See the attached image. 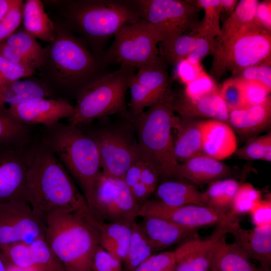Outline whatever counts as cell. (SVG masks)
<instances>
[{
  "mask_svg": "<svg viewBox=\"0 0 271 271\" xmlns=\"http://www.w3.org/2000/svg\"><path fill=\"white\" fill-rule=\"evenodd\" d=\"M26 200L44 218L53 213H90L83 195L69 173L40 138L36 140L28 170Z\"/></svg>",
  "mask_w": 271,
  "mask_h": 271,
  "instance_id": "obj_1",
  "label": "cell"
},
{
  "mask_svg": "<svg viewBox=\"0 0 271 271\" xmlns=\"http://www.w3.org/2000/svg\"><path fill=\"white\" fill-rule=\"evenodd\" d=\"M54 40L43 49L39 79L54 92H78L102 74L104 65L86 43L62 24L55 22Z\"/></svg>",
  "mask_w": 271,
  "mask_h": 271,
  "instance_id": "obj_2",
  "label": "cell"
},
{
  "mask_svg": "<svg viewBox=\"0 0 271 271\" xmlns=\"http://www.w3.org/2000/svg\"><path fill=\"white\" fill-rule=\"evenodd\" d=\"M60 6L62 22H58L77 33L101 61L106 42L124 26L142 19L134 1H49Z\"/></svg>",
  "mask_w": 271,
  "mask_h": 271,
  "instance_id": "obj_3",
  "label": "cell"
},
{
  "mask_svg": "<svg viewBox=\"0 0 271 271\" xmlns=\"http://www.w3.org/2000/svg\"><path fill=\"white\" fill-rule=\"evenodd\" d=\"M89 214L59 212L45 218V240L66 271H92L93 257L100 245Z\"/></svg>",
  "mask_w": 271,
  "mask_h": 271,
  "instance_id": "obj_4",
  "label": "cell"
},
{
  "mask_svg": "<svg viewBox=\"0 0 271 271\" xmlns=\"http://www.w3.org/2000/svg\"><path fill=\"white\" fill-rule=\"evenodd\" d=\"M172 92L138 116H131L142 159L153 166L159 178L166 180L175 179L179 164L175 157L172 134L176 117Z\"/></svg>",
  "mask_w": 271,
  "mask_h": 271,
  "instance_id": "obj_5",
  "label": "cell"
},
{
  "mask_svg": "<svg viewBox=\"0 0 271 271\" xmlns=\"http://www.w3.org/2000/svg\"><path fill=\"white\" fill-rule=\"evenodd\" d=\"M40 139L85 194L101 171L94 140L78 126L60 122L43 126Z\"/></svg>",
  "mask_w": 271,
  "mask_h": 271,
  "instance_id": "obj_6",
  "label": "cell"
},
{
  "mask_svg": "<svg viewBox=\"0 0 271 271\" xmlns=\"http://www.w3.org/2000/svg\"><path fill=\"white\" fill-rule=\"evenodd\" d=\"M136 68L120 65L112 72L101 74L76 94V103L68 123L79 126L112 114L129 118L125 95Z\"/></svg>",
  "mask_w": 271,
  "mask_h": 271,
  "instance_id": "obj_7",
  "label": "cell"
},
{
  "mask_svg": "<svg viewBox=\"0 0 271 271\" xmlns=\"http://www.w3.org/2000/svg\"><path fill=\"white\" fill-rule=\"evenodd\" d=\"M271 32L250 26L222 40L214 41L209 75L219 79L227 71L235 76L242 69L270 57Z\"/></svg>",
  "mask_w": 271,
  "mask_h": 271,
  "instance_id": "obj_8",
  "label": "cell"
},
{
  "mask_svg": "<svg viewBox=\"0 0 271 271\" xmlns=\"http://www.w3.org/2000/svg\"><path fill=\"white\" fill-rule=\"evenodd\" d=\"M78 126L95 142L101 171L105 174L122 178L133 163L142 159L131 117L125 118L123 122L107 125L84 124Z\"/></svg>",
  "mask_w": 271,
  "mask_h": 271,
  "instance_id": "obj_9",
  "label": "cell"
},
{
  "mask_svg": "<svg viewBox=\"0 0 271 271\" xmlns=\"http://www.w3.org/2000/svg\"><path fill=\"white\" fill-rule=\"evenodd\" d=\"M114 37L112 44L102 55L104 64H119L139 69L160 58L158 44L161 37L143 18L123 26Z\"/></svg>",
  "mask_w": 271,
  "mask_h": 271,
  "instance_id": "obj_10",
  "label": "cell"
},
{
  "mask_svg": "<svg viewBox=\"0 0 271 271\" xmlns=\"http://www.w3.org/2000/svg\"><path fill=\"white\" fill-rule=\"evenodd\" d=\"M83 196L91 215L98 221H134L139 216L141 205L122 178L109 176L101 171Z\"/></svg>",
  "mask_w": 271,
  "mask_h": 271,
  "instance_id": "obj_11",
  "label": "cell"
},
{
  "mask_svg": "<svg viewBox=\"0 0 271 271\" xmlns=\"http://www.w3.org/2000/svg\"><path fill=\"white\" fill-rule=\"evenodd\" d=\"M134 2L142 18L158 32L161 42L179 37L189 30H194L199 23L201 10L189 1L138 0Z\"/></svg>",
  "mask_w": 271,
  "mask_h": 271,
  "instance_id": "obj_12",
  "label": "cell"
},
{
  "mask_svg": "<svg viewBox=\"0 0 271 271\" xmlns=\"http://www.w3.org/2000/svg\"><path fill=\"white\" fill-rule=\"evenodd\" d=\"M35 141L0 146V204L27 202V175Z\"/></svg>",
  "mask_w": 271,
  "mask_h": 271,
  "instance_id": "obj_13",
  "label": "cell"
},
{
  "mask_svg": "<svg viewBox=\"0 0 271 271\" xmlns=\"http://www.w3.org/2000/svg\"><path fill=\"white\" fill-rule=\"evenodd\" d=\"M45 219L26 201L0 204V246L17 242L31 243L44 238Z\"/></svg>",
  "mask_w": 271,
  "mask_h": 271,
  "instance_id": "obj_14",
  "label": "cell"
},
{
  "mask_svg": "<svg viewBox=\"0 0 271 271\" xmlns=\"http://www.w3.org/2000/svg\"><path fill=\"white\" fill-rule=\"evenodd\" d=\"M167 66L159 58L155 63L138 69L132 75L128 85L130 100L127 104L132 116H138L171 91Z\"/></svg>",
  "mask_w": 271,
  "mask_h": 271,
  "instance_id": "obj_15",
  "label": "cell"
},
{
  "mask_svg": "<svg viewBox=\"0 0 271 271\" xmlns=\"http://www.w3.org/2000/svg\"><path fill=\"white\" fill-rule=\"evenodd\" d=\"M74 109V105L61 97L40 99L8 107L0 104L1 111L17 121L29 126L53 125L63 118H70Z\"/></svg>",
  "mask_w": 271,
  "mask_h": 271,
  "instance_id": "obj_16",
  "label": "cell"
},
{
  "mask_svg": "<svg viewBox=\"0 0 271 271\" xmlns=\"http://www.w3.org/2000/svg\"><path fill=\"white\" fill-rule=\"evenodd\" d=\"M139 216L158 217L181 226L198 229L217 225L223 218L206 206L194 205L171 206L155 199H149L141 205Z\"/></svg>",
  "mask_w": 271,
  "mask_h": 271,
  "instance_id": "obj_17",
  "label": "cell"
},
{
  "mask_svg": "<svg viewBox=\"0 0 271 271\" xmlns=\"http://www.w3.org/2000/svg\"><path fill=\"white\" fill-rule=\"evenodd\" d=\"M225 225L227 233L233 237L234 246L249 259L257 260L262 268L270 269L271 225L246 229L238 218Z\"/></svg>",
  "mask_w": 271,
  "mask_h": 271,
  "instance_id": "obj_18",
  "label": "cell"
},
{
  "mask_svg": "<svg viewBox=\"0 0 271 271\" xmlns=\"http://www.w3.org/2000/svg\"><path fill=\"white\" fill-rule=\"evenodd\" d=\"M171 103L174 112L182 117L206 118L228 123L229 112L219 89L196 98L188 97L183 92L175 94L172 92Z\"/></svg>",
  "mask_w": 271,
  "mask_h": 271,
  "instance_id": "obj_19",
  "label": "cell"
},
{
  "mask_svg": "<svg viewBox=\"0 0 271 271\" xmlns=\"http://www.w3.org/2000/svg\"><path fill=\"white\" fill-rule=\"evenodd\" d=\"M226 226L220 223L212 234L210 270L211 271H261L233 243L226 242Z\"/></svg>",
  "mask_w": 271,
  "mask_h": 271,
  "instance_id": "obj_20",
  "label": "cell"
},
{
  "mask_svg": "<svg viewBox=\"0 0 271 271\" xmlns=\"http://www.w3.org/2000/svg\"><path fill=\"white\" fill-rule=\"evenodd\" d=\"M232 174L230 167L201 153L179 164L175 179L184 180L196 186L230 178Z\"/></svg>",
  "mask_w": 271,
  "mask_h": 271,
  "instance_id": "obj_21",
  "label": "cell"
},
{
  "mask_svg": "<svg viewBox=\"0 0 271 271\" xmlns=\"http://www.w3.org/2000/svg\"><path fill=\"white\" fill-rule=\"evenodd\" d=\"M201 128L203 154L221 161L235 153L237 139L228 123L215 119L202 120Z\"/></svg>",
  "mask_w": 271,
  "mask_h": 271,
  "instance_id": "obj_22",
  "label": "cell"
},
{
  "mask_svg": "<svg viewBox=\"0 0 271 271\" xmlns=\"http://www.w3.org/2000/svg\"><path fill=\"white\" fill-rule=\"evenodd\" d=\"M228 124L234 132L249 140L266 130L271 124V96L262 103L229 113Z\"/></svg>",
  "mask_w": 271,
  "mask_h": 271,
  "instance_id": "obj_23",
  "label": "cell"
},
{
  "mask_svg": "<svg viewBox=\"0 0 271 271\" xmlns=\"http://www.w3.org/2000/svg\"><path fill=\"white\" fill-rule=\"evenodd\" d=\"M140 225L159 251L197 237L198 229L181 226L158 217H143Z\"/></svg>",
  "mask_w": 271,
  "mask_h": 271,
  "instance_id": "obj_24",
  "label": "cell"
},
{
  "mask_svg": "<svg viewBox=\"0 0 271 271\" xmlns=\"http://www.w3.org/2000/svg\"><path fill=\"white\" fill-rule=\"evenodd\" d=\"M88 218L98 233L100 246L122 262L128 251L135 220L105 222L95 219L90 213Z\"/></svg>",
  "mask_w": 271,
  "mask_h": 271,
  "instance_id": "obj_25",
  "label": "cell"
},
{
  "mask_svg": "<svg viewBox=\"0 0 271 271\" xmlns=\"http://www.w3.org/2000/svg\"><path fill=\"white\" fill-rule=\"evenodd\" d=\"M213 237H198L181 243L174 251V271H209Z\"/></svg>",
  "mask_w": 271,
  "mask_h": 271,
  "instance_id": "obj_26",
  "label": "cell"
},
{
  "mask_svg": "<svg viewBox=\"0 0 271 271\" xmlns=\"http://www.w3.org/2000/svg\"><path fill=\"white\" fill-rule=\"evenodd\" d=\"M202 120L176 116L174 128L177 130L174 152L178 163H183L202 153Z\"/></svg>",
  "mask_w": 271,
  "mask_h": 271,
  "instance_id": "obj_27",
  "label": "cell"
},
{
  "mask_svg": "<svg viewBox=\"0 0 271 271\" xmlns=\"http://www.w3.org/2000/svg\"><path fill=\"white\" fill-rule=\"evenodd\" d=\"M26 78L1 86L0 104L12 105L52 98L54 92L41 80Z\"/></svg>",
  "mask_w": 271,
  "mask_h": 271,
  "instance_id": "obj_28",
  "label": "cell"
},
{
  "mask_svg": "<svg viewBox=\"0 0 271 271\" xmlns=\"http://www.w3.org/2000/svg\"><path fill=\"white\" fill-rule=\"evenodd\" d=\"M155 199L169 206H205L203 192L196 186L181 180H165L157 186Z\"/></svg>",
  "mask_w": 271,
  "mask_h": 271,
  "instance_id": "obj_29",
  "label": "cell"
},
{
  "mask_svg": "<svg viewBox=\"0 0 271 271\" xmlns=\"http://www.w3.org/2000/svg\"><path fill=\"white\" fill-rule=\"evenodd\" d=\"M23 27L36 39L48 43L54 39L56 25L45 12L44 5L40 0H27L24 2Z\"/></svg>",
  "mask_w": 271,
  "mask_h": 271,
  "instance_id": "obj_30",
  "label": "cell"
},
{
  "mask_svg": "<svg viewBox=\"0 0 271 271\" xmlns=\"http://www.w3.org/2000/svg\"><path fill=\"white\" fill-rule=\"evenodd\" d=\"M240 184L233 178H227L209 184L204 196L205 206L223 218L230 210Z\"/></svg>",
  "mask_w": 271,
  "mask_h": 271,
  "instance_id": "obj_31",
  "label": "cell"
},
{
  "mask_svg": "<svg viewBox=\"0 0 271 271\" xmlns=\"http://www.w3.org/2000/svg\"><path fill=\"white\" fill-rule=\"evenodd\" d=\"M158 251L140 224L134 221L128 251L122 261L123 271H132L144 260Z\"/></svg>",
  "mask_w": 271,
  "mask_h": 271,
  "instance_id": "obj_32",
  "label": "cell"
},
{
  "mask_svg": "<svg viewBox=\"0 0 271 271\" xmlns=\"http://www.w3.org/2000/svg\"><path fill=\"white\" fill-rule=\"evenodd\" d=\"M258 0H241L228 18L221 26V33L215 40L227 38L254 23Z\"/></svg>",
  "mask_w": 271,
  "mask_h": 271,
  "instance_id": "obj_33",
  "label": "cell"
},
{
  "mask_svg": "<svg viewBox=\"0 0 271 271\" xmlns=\"http://www.w3.org/2000/svg\"><path fill=\"white\" fill-rule=\"evenodd\" d=\"M195 39L196 33L193 31L161 42L158 44L159 56L166 65L175 66L181 60L187 58L193 49Z\"/></svg>",
  "mask_w": 271,
  "mask_h": 271,
  "instance_id": "obj_34",
  "label": "cell"
},
{
  "mask_svg": "<svg viewBox=\"0 0 271 271\" xmlns=\"http://www.w3.org/2000/svg\"><path fill=\"white\" fill-rule=\"evenodd\" d=\"M261 199V192L252 184L249 183L240 184L231 208L221 221L228 223L238 218V216L249 213L253 205Z\"/></svg>",
  "mask_w": 271,
  "mask_h": 271,
  "instance_id": "obj_35",
  "label": "cell"
},
{
  "mask_svg": "<svg viewBox=\"0 0 271 271\" xmlns=\"http://www.w3.org/2000/svg\"><path fill=\"white\" fill-rule=\"evenodd\" d=\"M189 2L204 12L203 19L194 30L215 39L219 36L222 14L220 0H191Z\"/></svg>",
  "mask_w": 271,
  "mask_h": 271,
  "instance_id": "obj_36",
  "label": "cell"
},
{
  "mask_svg": "<svg viewBox=\"0 0 271 271\" xmlns=\"http://www.w3.org/2000/svg\"><path fill=\"white\" fill-rule=\"evenodd\" d=\"M6 42L18 49L36 71L39 69L42 60L43 47L23 26H20Z\"/></svg>",
  "mask_w": 271,
  "mask_h": 271,
  "instance_id": "obj_37",
  "label": "cell"
},
{
  "mask_svg": "<svg viewBox=\"0 0 271 271\" xmlns=\"http://www.w3.org/2000/svg\"><path fill=\"white\" fill-rule=\"evenodd\" d=\"M34 140L30 126L17 121L0 110V146L27 144Z\"/></svg>",
  "mask_w": 271,
  "mask_h": 271,
  "instance_id": "obj_38",
  "label": "cell"
},
{
  "mask_svg": "<svg viewBox=\"0 0 271 271\" xmlns=\"http://www.w3.org/2000/svg\"><path fill=\"white\" fill-rule=\"evenodd\" d=\"M35 271H66L64 266L49 248L44 238L30 243Z\"/></svg>",
  "mask_w": 271,
  "mask_h": 271,
  "instance_id": "obj_39",
  "label": "cell"
},
{
  "mask_svg": "<svg viewBox=\"0 0 271 271\" xmlns=\"http://www.w3.org/2000/svg\"><path fill=\"white\" fill-rule=\"evenodd\" d=\"M219 92L229 112L246 108L241 79L233 77L226 80Z\"/></svg>",
  "mask_w": 271,
  "mask_h": 271,
  "instance_id": "obj_40",
  "label": "cell"
},
{
  "mask_svg": "<svg viewBox=\"0 0 271 271\" xmlns=\"http://www.w3.org/2000/svg\"><path fill=\"white\" fill-rule=\"evenodd\" d=\"M24 2L16 0L0 20V44L6 41L20 27L23 21Z\"/></svg>",
  "mask_w": 271,
  "mask_h": 271,
  "instance_id": "obj_41",
  "label": "cell"
},
{
  "mask_svg": "<svg viewBox=\"0 0 271 271\" xmlns=\"http://www.w3.org/2000/svg\"><path fill=\"white\" fill-rule=\"evenodd\" d=\"M234 77L245 81L257 82L271 90L270 57L258 64L242 69Z\"/></svg>",
  "mask_w": 271,
  "mask_h": 271,
  "instance_id": "obj_42",
  "label": "cell"
},
{
  "mask_svg": "<svg viewBox=\"0 0 271 271\" xmlns=\"http://www.w3.org/2000/svg\"><path fill=\"white\" fill-rule=\"evenodd\" d=\"M36 74V70L14 64L0 55V86Z\"/></svg>",
  "mask_w": 271,
  "mask_h": 271,
  "instance_id": "obj_43",
  "label": "cell"
},
{
  "mask_svg": "<svg viewBox=\"0 0 271 271\" xmlns=\"http://www.w3.org/2000/svg\"><path fill=\"white\" fill-rule=\"evenodd\" d=\"M218 89L215 80L204 71L193 81L185 85L183 93L188 97L196 98Z\"/></svg>",
  "mask_w": 271,
  "mask_h": 271,
  "instance_id": "obj_44",
  "label": "cell"
},
{
  "mask_svg": "<svg viewBox=\"0 0 271 271\" xmlns=\"http://www.w3.org/2000/svg\"><path fill=\"white\" fill-rule=\"evenodd\" d=\"M175 264L174 251L156 253L139 264L132 271H164Z\"/></svg>",
  "mask_w": 271,
  "mask_h": 271,
  "instance_id": "obj_45",
  "label": "cell"
},
{
  "mask_svg": "<svg viewBox=\"0 0 271 271\" xmlns=\"http://www.w3.org/2000/svg\"><path fill=\"white\" fill-rule=\"evenodd\" d=\"M241 80L246 108L262 103L270 95L271 90L262 84L255 81Z\"/></svg>",
  "mask_w": 271,
  "mask_h": 271,
  "instance_id": "obj_46",
  "label": "cell"
},
{
  "mask_svg": "<svg viewBox=\"0 0 271 271\" xmlns=\"http://www.w3.org/2000/svg\"><path fill=\"white\" fill-rule=\"evenodd\" d=\"M196 33L194 46L187 59L194 64H201L202 59L214 50L215 38L202 33L193 31Z\"/></svg>",
  "mask_w": 271,
  "mask_h": 271,
  "instance_id": "obj_47",
  "label": "cell"
},
{
  "mask_svg": "<svg viewBox=\"0 0 271 271\" xmlns=\"http://www.w3.org/2000/svg\"><path fill=\"white\" fill-rule=\"evenodd\" d=\"M92 271H123L122 262L100 245L93 257Z\"/></svg>",
  "mask_w": 271,
  "mask_h": 271,
  "instance_id": "obj_48",
  "label": "cell"
},
{
  "mask_svg": "<svg viewBox=\"0 0 271 271\" xmlns=\"http://www.w3.org/2000/svg\"><path fill=\"white\" fill-rule=\"evenodd\" d=\"M265 140L266 134L251 139L243 146L237 149L234 154L243 160H262Z\"/></svg>",
  "mask_w": 271,
  "mask_h": 271,
  "instance_id": "obj_49",
  "label": "cell"
},
{
  "mask_svg": "<svg viewBox=\"0 0 271 271\" xmlns=\"http://www.w3.org/2000/svg\"><path fill=\"white\" fill-rule=\"evenodd\" d=\"M175 66L176 78L185 85L193 81L205 71L201 64H192L187 59L181 60Z\"/></svg>",
  "mask_w": 271,
  "mask_h": 271,
  "instance_id": "obj_50",
  "label": "cell"
},
{
  "mask_svg": "<svg viewBox=\"0 0 271 271\" xmlns=\"http://www.w3.org/2000/svg\"><path fill=\"white\" fill-rule=\"evenodd\" d=\"M255 226L261 227L271 225L270 200H262L257 201L249 212Z\"/></svg>",
  "mask_w": 271,
  "mask_h": 271,
  "instance_id": "obj_51",
  "label": "cell"
},
{
  "mask_svg": "<svg viewBox=\"0 0 271 271\" xmlns=\"http://www.w3.org/2000/svg\"><path fill=\"white\" fill-rule=\"evenodd\" d=\"M254 23L258 27L271 32V1L258 2L256 6Z\"/></svg>",
  "mask_w": 271,
  "mask_h": 271,
  "instance_id": "obj_52",
  "label": "cell"
},
{
  "mask_svg": "<svg viewBox=\"0 0 271 271\" xmlns=\"http://www.w3.org/2000/svg\"><path fill=\"white\" fill-rule=\"evenodd\" d=\"M0 55L14 64L35 69L28 59L18 49L6 42L0 44Z\"/></svg>",
  "mask_w": 271,
  "mask_h": 271,
  "instance_id": "obj_53",
  "label": "cell"
},
{
  "mask_svg": "<svg viewBox=\"0 0 271 271\" xmlns=\"http://www.w3.org/2000/svg\"><path fill=\"white\" fill-rule=\"evenodd\" d=\"M159 179L156 169L150 164L144 161L140 181L148 188L151 194L156 190Z\"/></svg>",
  "mask_w": 271,
  "mask_h": 271,
  "instance_id": "obj_54",
  "label": "cell"
},
{
  "mask_svg": "<svg viewBox=\"0 0 271 271\" xmlns=\"http://www.w3.org/2000/svg\"><path fill=\"white\" fill-rule=\"evenodd\" d=\"M144 161L143 160L140 159L133 163L127 169L122 178L130 190L141 181Z\"/></svg>",
  "mask_w": 271,
  "mask_h": 271,
  "instance_id": "obj_55",
  "label": "cell"
},
{
  "mask_svg": "<svg viewBox=\"0 0 271 271\" xmlns=\"http://www.w3.org/2000/svg\"><path fill=\"white\" fill-rule=\"evenodd\" d=\"M135 201L140 205L149 200L151 195L148 188L141 181L130 190Z\"/></svg>",
  "mask_w": 271,
  "mask_h": 271,
  "instance_id": "obj_56",
  "label": "cell"
},
{
  "mask_svg": "<svg viewBox=\"0 0 271 271\" xmlns=\"http://www.w3.org/2000/svg\"><path fill=\"white\" fill-rule=\"evenodd\" d=\"M238 2L237 0H220L222 13H225L229 17L235 9Z\"/></svg>",
  "mask_w": 271,
  "mask_h": 271,
  "instance_id": "obj_57",
  "label": "cell"
},
{
  "mask_svg": "<svg viewBox=\"0 0 271 271\" xmlns=\"http://www.w3.org/2000/svg\"><path fill=\"white\" fill-rule=\"evenodd\" d=\"M262 160L271 162V133L266 134V140L264 146L263 155Z\"/></svg>",
  "mask_w": 271,
  "mask_h": 271,
  "instance_id": "obj_58",
  "label": "cell"
},
{
  "mask_svg": "<svg viewBox=\"0 0 271 271\" xmlns=\"http://www.w3.org/2000/svg\"><path fill=\"white\" fill-rule=\"evenodd\" d=\"M16 2V0H0V20Z\"/></svg>",
  "mask_w": 271,
  "mask_h": 271,
  "instance_id": "obj_59",
  "label": "cell"
},
{
  "mask_svg": "<svg viewBox=\"0 0 271 271\" xmlns=\"http://www.w3.org/2000/svg\"><path fill=\"white\" fill-rule=\"evenodd\" d=\"M8 264L6 262L0 248V271H8Z\"/></svg>",
  "mask_w": 271,
  "mask_h": 271,
  "instance_id": "obj_60",
  "label": "cell"
},
{
  "mask_svg": "<svg viewBox=\"0 0 271 271\" xmlns=\"http://www.w3.org/2000/svg\"><path fill=\"white\" fill-rule=\"evenodd\" d=\"M174 266L170 268H169L164 271H174Z\"/></svg>",
  "mask_w": 271,
  "mask_h": 271,
  "instance_id": "obj_61",
  "label": "cell"
},
{
  "mask_svg": "<svg viewBox=\"0 0 271 271\" xmlns=\"http://www.w3.org/2000/svg\"><path fill=\"white\" fill-rule=\"evenodd\" d=\"M261 271H270V269H263L261 268Z\"/></svg>",
  "mask_w": 271,
  "mask_h": 271,
  "instance_id": "obj_62",
  "label": "cell"
},
{
  "mask_svg": "<svg viewBox=\"0 0 271 271\" xmlns=\"http://www.w3.org/2000/svg\"><path fill=\"white\" fill-rule=\"evenodd\" d=\"M209 271H211V270H209Z\"/></svg>",
  "mask_w": 271,
  "mask_h": 271,
  "instance_id": "obj_63",
  "label": "cell"
}]
</instances>
